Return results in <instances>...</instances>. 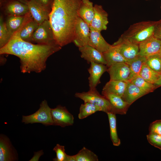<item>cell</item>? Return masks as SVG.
Returning a JSON list of instances; mask_svg holds the SVG:
<instances>
[{"mask_svg": "<svg viewBox=\"0 0 161 161\" xmlns=\"http://www.w3.org/2000/svg\"><path fill=\"white\" fill-rule=\"evenodd\" d=\"M25 20L7 43L0 48V54L12 55L18 57L23 73H39L45 69L48 58L61 49V47L57 44H35L22 40L20 32Z\"/></svg>", "mask_w": 161, "mask_h": 161, "instance_id": "1", "label": "cell"}, {"mask_svg": "<svg viewBox=\"0 0 161 161\" xmlns=\"http://www.w3.org/2000/svg\"><path fill=\"white\" fill-rule=\"evenodd\" d=\"M81 1L54 0L49 20L56 42L61 47L73 42Z\"/></svg>", "mask_w": 161, "mask_h": 161, "instance_id": "2", "label": "cell"}, {"mask_svg": "<svg viewBox=\"0 0 161 161\" xmlns=\"http://www.w3.org/2000/svg\"><path fill=\"white\" fill-rule=\"evenodd\" d=\"M157 21H147L134 23L131 25L121 36L139 44L153 36Z\"/></svg>", "mask_w": 161, "mask_h": 161, "instance_id": "3", "label": "cell"}, {"mask_svg": "<svg viewBox=\"0 0 161 161\" xmlns=\"http://www.w3.org/2000/svg\"><path fill=\"white\" fill-rule=\"evenodd\" d=\"M75 96L82 100L84 102L90 103L98 106L101 111L106 113H114L109 100L104 96L101 95L96 89H89L87 92L76 93Z\"/></svg>", "mask_w": 161, "mask_h": 161, "instance_id": "4", "label": "cell"}, {"mask_svg": "<svg viewBox=\"0 0 161 161\" xmlns=\"http://www.w3.org/2000/svg\"><path fill=\"white\" fill-rule=\"evenodd\" d=\"M51 109L44 100L40 104L39 109L34 113L28 116L23 115L22 122L25 124L40 123L45 126L53 125Z\"/></svg>", "mask_w": 161, "mask_h": 161, "instance_id": "5", "label": "cell"}, {"mask_svg": "<svg viewBox=\"0 0 161 161\" xmlns=\"http://www.w3.org/2000/svg\"><path fill=\"white\" fill-rule=\"evenodd\" d=\"M32 41L41 44H57L49 20L39 24L33 34Z\"/></svg>", "mask_w": 161, "mask_h": 161, "instance_id": "6", "label": "cell"}, {"mask_svg": "<svg viewBox=\"0 0 161 161\" xmlns=\"http://www.w3.org/2000/svg\"><path fill=\"white\" fill-rule=\"evenodd\" d=\"M90 34V26L79 17L75 27L73 42L78 48L88 44Z\"/></svg>", "mask_w": 161, "mask_h": 161, "instance_id": "7", "label": "cell"}, {"mask_svg": "<svg viewBox=\"0 0 161 161\" xmlns=\"http://www.w3.org/2000/svg\"><path fill=\"white\" fill-rule=\"evenodd\" d=\"M107 71L110 80H116L130 82L133 78L129 65L126 63L113 64L108 68Z\"/></svg>", "mask_w": 161, "mask_h": 161, "instance_id": "8", "label": "cell"}, {"mask_svg": "<svg viewBox=\"0 0 161 161\" xmlns=\"http://www.w3.org/2000/svg\"><path fill=\"white\" fill-rule=\"evenodd\" d=\"M53 125L64 127L73 125L74 118L66 108L60 105L51 109Z\"/></svg>", "mask_w": 161, "mask_h": 161, "instance_id": "9", "label": "cell"}, {"mask_svg": "<svg viewBox=\"0 0 161 161\" xmlns=\"http://www.w3.org/2000/svg\"><path fill=\"white\" fill-rule=\"evenodd\" d=\"M18 160V153L9 138L3 134L0 135V161Z\"/></svg>", "mask_w": 161, "mask_h": 161, "instance_id": "10", "label": "cell"}, {"mask_svg": "<svg viewBox=\"0 0 161 161\" xmlns=\"http://www.w3.org/2000/svg\"><path fill=\"white\" fill-rule=\"evenodd\" d=\"M113 45L117 47L120 53L127 61L134 58L139 55V44L132 43L121 36Z\"/></svg>", "mask_w": 161, "mask_h": 161, "instance_id": "11", "label": "cell"}, {"mask_svg": "<svg viewBox=\"0 0 161 161\" xmlns=\"http://www.w3.org/2000/svg\"><path fill=\"white\" fill-rule=\"evenodd\" d=\"M1 4L8 16H24L29 12L27 4L16 0H9Z\"/></svg>", "mask_w": 161, "mask_h": 161, "instance_id": "12", "label": "cell"}, {"mask_svg": "<svg viewBox=\"0 0 161 161\" xmlns=\"http://www.w3.org/2000/svg\"><path fill=\"white\" fill-rule=\"evenodd\" d=\"M94 15L90 27L101 32L106 30L109 23L108 14L102 6L95 4L94 6Z\"/></svg>", "mask_w": 161, "mask_h": 161, "instance_id": "13", "label": "cell"}, {"mask_svg": "<svg viewBox=\"0 0 161 161\" xmlns=\"http://www.w3.org/2000/svg\"><path fill=\"white\" fill-rule=\"evenodd\" d=\"M27 4L33 19L38 24L49 20L50 11L35 0H30Z\"/></svg>", "mask_w": 161, "mask_h": 161, "instance_id": "14", "label": "cell"}, {"mask_svg": "<svg viewBox=\"0 0 161 161\" xmlns=\"http://www.w3.org/2000/svg\"><path fill=\"white\" fill-rule=\"evenodd\" d=\"M139 46L138 55L147 57L159 53L161 46V41L152 36L139 44Z\"/></svg>", "mask_w": 161, "mask_h": 161, "instance_id": "15", "label": "cell"}, {"mask_svg": "<svg viewBox=\"0 0 161 161\" xmlns=\"http://www.w3.org/2000/svg\"><path fill=\"white\" fill-rule=\"evenodd\" d=\"M78 48L81 52V57L86 60L88 63L93 62L106 65V61L103 53L88 44Z\"/></svg>", "mask_w": 161, "mask_h": 161, "instance_id": "16", "label": "cell"}, {"mask_svg": "<svg viewBox=\"0 0 161 161\" xmlns=\"http://www.w3.org/2000/svg\"><path fill=\"white\" fill-rule=\"evenodd\" d=\"M90 66L88 69L89 76L88 78L89 89H96L100 83V79L103 74L107 71L108 67L104 64L90 63Z\"/></svg>", "mask_w": 161, "mask_h": 161, "instance_id": "17", "label": "cell"}, {"mask_svg": "<svg viewBox=\"0 0 161 161\" xmlns=\"http://www.w3.org/2000/svg\"><path fill=\"white\" fill-rule=\"evenodd\" d=\"M102 94L110 102L114 113L121 115L126 114L130 105L121 97L113 93L103 91Z\"/></svg>", "mask_w": 161, "mask_h": 161, "instance_id": "18", "label": "cell"}, {"mask_svg": "<svg viewBox=\"0 0 161 161\" xmlns=\"http://www.w3.org/2000/svg\"><path fill=\"white\" fill-rule=\"evenodd\" d=\"M90 28V38L88 44L103 53L107 51L112 45L105 41L101 35V32Z\"/></svg>", "mask_w": 161, "mask_h": 161, "instance_id": "19", "label": "cell"}, {"mask_svg": "<svg viewBox=\"0 0 161 161\" xmlns=\"http://www.w3.org/2000/svg\"><path fill=\"white\" fill-rule=\"evenodd\" d=\"M26 16L25 21L20 32V36L22 40L30 42L33 34L39 24L33 20L30 12Z\"/></svg>", "mask_w": 161, "mask_h": 161, "instance_id": "20", "label": "cell"}, {"mask_svg": "<svg viewBox=\"0 0 161 161\" xmlns=\"http://www.w3.org/2000/svg\"><path fill=\"white\" fill-rule=\"evenodd\" d=\"M147 94L134 84L129 82L122 98L131 105L137 99Z\"/></svg>", "mask_w": 161, "mask_h": 161, "instance_id": "21", "label": "cell"}, {"mask_svg": "<svg viewBox=\"0 0 161 161\" xmlns=\"http://www.w3.org/2000/svg\"><path fill=\"white\" fill-rule=\"evenodd\" d=\"M78 13L79 17L90 26L94 15L93 3L90 0H82Z\"/></svg>", "mask_w": 161, "mask_h": 161, "instance_id": "22", "label": "cell"}, {"mask_svg": "<svg viewBox=\"0 0 161 161\" xmlns=\"http://www.w3.org/2000/svg\"><path fill=\"white\" fill-rule=\"evenodd\" d=\"M128 83L122 80H110L106 84L102 91L113 93L122 98Z\"/></svg>", "mask_w": 161, "mask_h": 161, "instance_id": "23", "label": "cell"}, {"mask_svg": "<svg viewBox=\"0 0 161 161\" xmlns=\"http://www.w3.org/2000/svg\"><path fill=\"white\" fill-rule=\"evenodd\" d=\"M103 53L108 68L116 63L127 62V61L121 55L117 47L113 44L107 51Z\"/></svg>", "mask_w": 161, "mask_h": 161, "instance_id": "24", "label": "cell"}, {"mask_svg": "<svg viewBox=\"0 0 161 161\" xmlns=\"http://www.w3.org/2000/svg\"><path fill=\"white\" fill-rule=\"evenodd\" d=\"M26 15L24 16H8L5 22L6 26L11 37L17 31L24 22Z\"/></svg>", "mask_w": 161, "mask_h": 161, "instance_id": "25", "label": "cell"}, {"mask_svg": "<svg viewBox=\"0 0 161 161\" xmlns=\"http://www.w3.org/2000/svg\"><path fill=\"white\" fill-rule=\"evenodd\" d=\"M107 114L109 123L111 139L114 145L119 146L121 142L117 132L116 114L112 112H108Z\"/></svg>", "mask_w": 161, "mask_h": 161, "instance_id": "26", "label": "cell"}, {"mask_svg": "<svg viewBox=\"0 0 161 161\" xmlns=\"http://www.w3.org/2000/svg\"><path fill=\"white\" fill-rule=\"evenodd\" d=\"M146 57L138 55L134 58L127 61L126 63L130 68L133 78L139 75L143 66L146 64Z\"/></svg>", "mask_w": 161, "mask_h": 161, "instance_id": "27", "label": "cell"}, {"mask_svg": "<svg viewBox=\"0 0 161 161\" xmlns=\"http://www.w3.org/2000/svg\"><path fill=\"white\" fill-rule=\"evenodd\" d=\"M147 94L153 92L156 88L154 84L145 80L140 75L134 77L130 82Z\"/></svg>", "mask_w": 161, "mask_h": 161, "instance_id": "28", "label": "cell"}, {"mask_svg": "<svg viewBox=\"0 0 161 161\" xmlns=\"http://www.w3.org/2000/svg\"><path fill=\"white\" fill-rule=\"evenodd\" d=\"M139 75L146 81L154 84L160 78L161 74L153 70L145 64L143 66Z\"/></svg>", "mask_w": 161, "mask_h": 161, "instance_id": "29", "label": "cell"}, {"mask_svg": "<svg viewBox=\"0 0 161 161\" xmlns=\"http://www.w3.org/2000/svg\"><path fill=\"white\" fill-rule=\"evenodd\" d=\"M101 111L98 106L89 102H84L80 106L78 118L80 119L86 118L97 111Z\"/></svg>", "mask_w": 161, "mask_h": 161, "instance_id": "30", "label": "cell"}, {"mask_svg": "<svg viewBox=\"0 0 161 161\" xmlns=\"http://www.w3.org/2000/svg\"><path fill=\"white\" fill-rule=\"evenodd\" d=\"M75 155L76 161H98L99 160L96 154L85 147Z\"/></svg>", "mask_w": 161, "mask_h": 161, "instance_id": "31", "label": "cell"}, {"mask_svg": "<svg viewBox=\"0 0 161 161\" xmlns=\"http://www.w3.org/2000/svg\"><path fill=\"white\" fill-rule=\"evenodd\" d=\"M146 64L155 72L161 74V55L157 54L146 57Z\"/></svg>", "mask_w": 161, "mask_h": 161, "instance_id": "32", "label": "cell"}, {"mask_svg": "<svg viewBox=\"0 0 161 161\" xmlns=\"http://www.w3.org/2000/svg\"><path fill=\"white\" fill-rule=\"evenodd\" d=\"M2 16L0 17V48L6 45L10 38Z\"/></svg>", "mask_w": 161, "mask_h": 161, "instance_id": "33", "label": "cell"}, {"mask_svg": "<svg viewBox=\"0 0 161 161\" xmlns=\"http://www.w3.org/2000/svg\"><path fill=\"white\" fill-rule=\"evenodd\" d=\"M53 151L56 154L55 158L53 160L54 161H66L67 154L65 152L64 146L57 144L53 148Z\"/></svg>", "mask_w": 161, "mask_h": 161, "instance_id": "34", "label": "cell"}, {"mask_svg": "<svg viewBox=\"0 0 161 161\" xmlns=\"http://www.w3.org/2000/svg\"><path fill=\"white\" fill-rule=\"evenodd\" d=\"M146 137L151 145L161 150V135L149 133Z\"/></svg>", "mask_w": 161, "mask_h": 161, "instance_id": "35", "label": "cell"}, {"mask_svg": "<svg viewBox=\"0 0 161 161\" xmlns=\"http://www.w3.org/2000/svg\"><path fill=\"white\" fill-rule=\"evenodd\" d=\"M149 133L161 135V120H156L150 123Z\"/></svg>", "mask_w": 161, "mask_h": 161, "instance_id": "36", "label": "cell"}, {"mask_svg": "<svg viewBox=\"0 0 161 161\" xmlns=\"http://www.w3.org/2000/svg\"><path fill=\"white\" fill-rule=\"evenodd\" d=\"M153 36L156 39L161 41V19L157 21Z\"/></svg>", "mask_w": 161, "mask_h": 161, "instance_id": "37", "label": "cell"}, {"mask_svg": "<svg viewBox=\"0 0 161 161\" xmlns=\"http://www.w3.org/2000/svg\"><path fill=\"white\" fill-rule=\"evenodd\" d=\"M51 11L54 0H35Z\"/></svg>", "mask_w": 161, "mask_h": 161, "instance_id": "38", "label": "cell"}, {"mask_svg": "<svg viewBox=\"0 0 161 161\" xmlns=\"http://www.w3.org/2000/svg\"><path fill=\"white\" fill-rule=\"evenodd\" d=\"M44 154L43 150H41L36 152H34V155L30 161H38L40 157Z\"/></svg>", "mask_w": 161, "mask_h": 161, "instance_id": "39", "label": "cell"}, {"mask_svg": "<svg viewBox=\"0 0 161 161\" xmlns=\"http://www.w3.org/2000/svg\"><path fill=\"white\" fill-rule=\"evenodd\" d=\"M66 161H76L75 155H67Z\"/></svg>", "mask_w": 161, "mask_h": 161, "instance_id": "40", "label": "cell"}, {"mask_svg": "<svg viewBox=\"0 0 161 161\" xmlns=\"http://www.w3.org/2000/svg\"><path fill=\"white\" fill-rule=\"evenodd\" d=\"M154 84L156 88L161 86V74L160 78Z\"/></svg>", "mask_w": 161, "mask_h": 161, "instance_id": "41", "label": "cell"}, {"mask_svg": "<svg viewBox=\"0 0 161 161\" xmlns=\"http://www.w3.org/2000/svg\"><path fill=\"white\" fill-rule=\"evenodd\" d=\"M24 3L27 4L30 0H16Z\"/></svg>", "mask_w": 161, "mask_h": 161, "instance_id": "42", "label": "cell"}, {"mask_svg": "<svg viewBox=\"0 0 161 161\" xmlns=\"http://www.w3.org/2000/svg\"><path fill=\"white\" fill-rule=\"evenodd\" d=\"M8 0H1V2H3L5 1H6Z\"/></svg>", "mask_w": 161, "mask_h": 161, "instance_id": "43", "label": "cell"}, {"mask_svg": "<svg viewBox=\"0 0 161 161\" xmlns=\"http://www.w3.org/2000/svg\"><path fill=\"white\" fill-rule=\"evenodd\" d=\"M159 54H160L161 55V47H160V51L159 52Z\"/></svg>", "mask_w": 161, "mask_h": 161, "instance_id": "44", "label": "cell"}, {"mask_svg": "<svg viewBox=\"0 0 161 161\" xmlns=\"http://www.w3.org/2000/svg\"><path fill=\"white\" fill-rule=\"evenodd\" d=\"M160 9H161V4H160Z\"/></svg>", "mask_w": 161, "mask_h": 161, "instance_id": "45", "label": "cell"}, {"mask_svg": "<svg viewBox=\"0 0 161 161\" xmlns=\"http://www.w3.org/2000/svg\"><path fill=\"white\" fill-rule=\"evenodd\" d=\"M146 0L148 1V0Z\"/></svg>", "mask_w": 161, "mask_h": 161, "instance_id": "46", "label": "cell"}]
</instances>
